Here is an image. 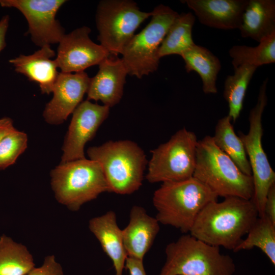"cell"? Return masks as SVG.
Instances as JSON below:
<instances>
[{"mask_svg":"<svg viewBox=\"0 0 275 275\" xmlns=\"http://www.w3.org/2000/svg\"><path fill=\"white\" fill-rule=\"evenodd\" d=\"M268 79L262 84L255 106L250 112L249 130L246 134L241 131V140L252 171L254 194L252 198L257 208L258 216L264 215V204L268 191L275 184V173L271 168L262 143L263 134L262 118L267 105L266 86Z\"/></svg>","mask_w":275,"mask_h":275,"instance_id":"ba28073f","label":"cell"},{"mask_svg":"<svg viewBox=\"0 0 275 275\" xmlns=\"http://www.w3.org/2000/svg\"><path fill=\"white\" fill-rule=\"evenodd\" d=\"M25 275H64L61 265L53 255L46 256L42 265L34 267Z\"/></svg>","mask_w":275,"mask_h":275,"instance_id":"f1b7e54d","label":"cell"},{"mask_svg":"<svg viewBox=\"0 0 275 275\" xmlns=\"http://www.w3.org/2000/svg\"><path fill=\"white\" fill-rule=\"evenodd\" d=\"M109 109L107 106L88 100L78 105L72 113L65 138L61 162L86 158L85 145L94 138L99 127L107 118Z\"/></svg>","mask_w":275,"mask_h":275,"instance_id":"7c38bea8","label":"cell"},{"mask_svg":"<svg viewBox=\"0 0 275 275\" xmlns=\"http://www.w3.org/2000/svg\"><path fill=\"white\" fill-rule=\"evenodd\" d=\"M229 116L220 119L212 136L216 146L227 155L244 174L252 176V171L243 144L234 129Z\"/></svg>","mask_w":275,"mask_h":275,"instance_id":"7402d4cb","label":"cell"},{"mask_svg":"<svg viewBox=\"0 0 275 275\" xmlns=\"http://www.w3.org/2000/svg\"><path fill=\"white\" fill-rule=\"evenodd\" d=\"M193 177L217 197L251 199L253 196L252 176L243 173L209 135L198 141Z\"/></svg>","mask_w":275,"mask_h":275,"instance_id":"3957f363","label":"cell"},{"mask_svg":"<svg viewBox=\"0 0 275 275\" xmlns=\"http://www.w3.org/2000/svg\"><path fill=\"white\" fill-rule=\"evenodd\" d=\"M195 17L191 12L178 14L170 26L158 50L159 58L169 55L180 56L194 45L192 30Z\"/></svg>","mask_w":275,"mask_h":275,"instance_id":"603a6c76","label":"cell"},{"mask_svg":"<svg viewBox=\"0 0 275 275\" xmlns=\"http://www.w3.org/2000/svg\"><path fill=\"white\" fill-rule=\"evenodd\" d=\"M28 136L16 128L6 135L0 142V170L13 164L26 150Z\"/></svg>","mask_w":275,"mask_h":275,"instance_id":"83f0119b","label":"cell"},{"mask_svg":"<svg viewBox=\"0 0 275 275\" xmlns=\"http://www.w3.org/2000/svg\"><path fill=\"white\" fill-rule=\"evenodd\" d=\"M166 262L159 275H233V259L190 234L168 244Z\"/></svg>","mask_w":275,"mask_h":275,"instance_id":"5b68a950","label":"cell"},{"mask_svg":"<svg viewBox=\"0 0 275 275\" xmlns=\"http://www.w3.org/2000/svg\"><path fill=\"white\" fill-rule=\"evenodd\" d=\"M234 69L243 64L258 67L275 62V33L261 40L255 47L235 45L229 50Z\"/></svg>","mask_w":275,"mask_h":275,"instance_id":"4316f807","label":"cell"},{"mask_svg":"<svg viewBox=\"0 0 275 275\" xmlns=\"http://www.w3.org/2000/svg\"><path fill=\"white\" fill-rule=\"evenodd\" d=\"M218 197L200 181L191 177L178 181L162 182L154 193L153 204L159 224L189 232L198 215Z\"/></svg>","mask_w":275,"mask_h":275,"instance_id":"7a4b0ae2","label":"cell"},{"mask_svg":"<svg viewBox=\"0 0 275 275\" xmlns=\"http://www.w3.org/2000/svg\"><path fill=\"white\" fill-rule=\"evenodd\" d=\"M57 200L73 211L109 189L99 163L86 158L61 163L51 170Z\"/></svg>","mask_w":275,"mask_h":275,"instance_id":"8992f818","label":"cell"},{"mask_svg":"<svg viewBox=\"0 0 275 275\" xmlns=\"http://www.w3.org/2000/svg\"><path fill=\"white\" fill-rule=\"evenodd\" d=\"M89 228L112 260L115 275H122L127 255L123 243L122 230L118 225L115 213L108 211L91 219Z\"/></svg>","mask_w":275,"mask_h":275,"instance_id":"d6986e66","label":"cell"},{"mask_svg":"<svg viewBox=\"0 0 275 275\" xmlns=\"http://www.w3.org/2000/svg\"><path fill=\"white\" fill-rule=\"evenodd\" d=\"M198 141L194 132L183 128L166 143L151 150L146 176L148 181H178L193 177Z\"/></svg>","mask_w":275,"mask_h":275,"instance_id":"9c48e42d","label":"cell"},{"mask_svg":"<svg viewBox=\"0 0 275 275\" xmlns=\"http://www.w3.org/2000/svg\"><path fill=\"white\" fill-rule=\"evenodd\" d=\"M10 17L4 15L0 20V52L6 46V36L9 27Z\"/></svg>","mask_w":275,"mask_h":275,"instance_id":"1f68e13d","label":"cell"},{"mask_svg":"<svg viewBox=\"0 0 275 275\" xmlns=\"http://www.w3.org/2000/svg\"><path fill=\"white\" fill-rule=\"evenodd\" d=\"M67 1L64 0H0L2 7L14 8L25 17L28 23L27 34L33 43L40 47L59 43L65 35L56 14Z\"/></svg>","mask_w":275,"mask_h":275,"instance_id":"8fae6325","label":"cell"},{"mask_svg":"<svg viewBox=\"0 0 275 275\" xmlns=\"http://www.w3.org/2000/svg\"><path fill=\"white\" fill-rule=\"evenodd\" d=\"M257 68L248 64L241 65L225 80L223 96L228 104V116L233 122L240 116L248 87Z\"/></svg>","mask_w":275,"mask_h":275,"instance_id":"d4e9b609","label":"cell"},{"mask_svg":"<svg viewBox=\"0 0 275 275\" xmlns=\"http://www.w3.org/2000/svg\"><path fill=\"white\" fill-rule=\"evenodd\" d=\"M55 56L54 51L47 45L32 54H20L9 62L16 72L38 84L42 93L49 94L59 73L56 61L52 59Z\"/></svg>","mask_w":275,"mask_h":275,"instance_id":"ac0fdd59","label":"cell"},{"mask_svg":"<svg viewBox=\"0 0 275 275\" xmlns=\"http://www.w3.org/2000/svg\"><path fill=\"white\" fill-rule=\"evenodd\" d=\"M125 268L128 270L130 275H146L143 260L127 257Z\"/></svg>","mask_w":275,"mask_h":275,"instance_id":"4dcf8cb0","label":"cell"},{"mask_svg":"<svg viewBox=\"0 0 275 275\" xmlns=\"http://www.w3.org/2000/svg\"><path fill=\"white\" fill-rule=\"evenodd\" d=\"M90 80L85 71L59 72L52 90L53 97L43 113L45 121L51 125L63 123L82 102Z\"/></svg>","mask_w":275,"mask_h":275,"instance_id":"5bb4252c","label":"cell"},{"mask_svg":"<svg viewBox=\"0 0 275 275\" xmlns=\"http://www.w3.org/2000/svg\"><path fill=\"white\" fill-rule=\"evenodd\" d=\"M159 231V223L140 206H133L129 221L122 230L124 245L127 257L143 260Z\"/></svg>","mask_w":275,"mask_h":275,"instance_id":"e0dca14e","label":"cell"},{"mask_svg":"<svg viewBox=\"0 0 275 275\" xmlns=\"http://www.w3.org/2000/svg\"><path fill=\"white\" fill-rule=\"evenodd\" d=\"M238 29L242 37L259 43L275 33V1L249 0Z\"/></svg>","mask_w":275,"mask_h":275,"instance_id":"ffe728a7","label":"cell"},{"mask_svg":"<svg viewBox=\"0 0 275 275\" xmlns=\"http://www.w3.org/2000/svg\"><path fill=\"white\" fill-rule=\"evenodd\" d=\"M264 213L275 224V184L270 187L267 194Z\"/></svg>","mask_w":275,"mask_h":275,"instance_id":"f546056e","label":"cell"},{"mask_svg":"<svg viewBox=\"0 0 275 275\" xmlns=\"http://www.w3.org/2000/svg\"><path fill=\"white\" fill-rule=\"evenodd\" d=\"M98 65V72L90 78L87 100L100 101L111 108L122 99L127 70L121 58L111 55Z\"/></svg>","mask_w":275,"mask_h":275,"instance_id":"9a60e30c","label":"cell"},{"mask_svg":"<svg viewBox=\"0 0 275 275\" xmlns=\"http://www.w3.org/2000/svg\"><path fill=\"white\" fill-rule=\"evenodd\" d=\"M258 217L252 199L227 197L207 204L189 233L209 244L233 251Z\"/></svg>","mask_w":275,"mask_h":275,"instance_id":"6da1fadb","label":"cell"},{"mask_svg":"<svg viewBox=\"0 0 275 275\" xmlns=\"http://www.w3.org/2000/svg\"><path fill=\"white\" fill-rule=\"evenodd\" d=\"M255 247L261 250L271 263L275 265V224L265 215L258 216L250 229L247 236L233 251L237 252Z\"/></svg>","mask_w":275,"mask_h":275,"instance_id":"484cf974","label":"cell"},{"mask_svg":"<svg viewBox=\"0 0 275 275\" xmlns=\"http://www.w3.org/2000/svg\"><path fill=\"white\" fill-rule=\"evenodd\" d=\"M192 10L199 21L210 28L239 29L249 0L182 1Z\"/></svg>","mask_w":275,"mask_h":275,"instance_id":"2e32d148","label":"cell"},{"mask_svg":"<svg viewBox=\"0 0 275 275\" xmlns=\"http://www.w3.org/2000/svg\"><path fill=\"white\" fill-rule=\"evenodd\" d=\"M178 14L162 4L154 8L150 22L133 36L121 53L128 74L141 78L157 70L160 60L159 47Z\"/></svg>","mask_w":275,"mask_h":275,"instance_id":"52a82bcc","label":"cell"},{"mask_svg":"<svg viewBox=\"0 0 275 275\" xmlns=\"http://www.w3.org/2000/svg\"><path fill=\"white\" fill-rule=\"evenodd\" d=\"M34 267L33 258L24 245L6 235L0 237V275H25Z\"/></svg>","mask_w":275,"mask_h":275,"instance_id":"cb8c5ba5","label":"cell"},{"mask_svg":"<svg viewBox=\"0 0 275 275\" xmlns=\"http://www.w3.org/2000/svg\"><path fill=\"white\" fill-rule=\"evenodd\" d=\"M181 57L185 63L187 72L195 71L202 81V90L205 94L217 92L216 80L221 69L218 58L207 48L195 44Z\"/></svg>","mask_w":275,"mask_h":275,"instance_id":"44dd1931","label":"cell"},{"mask_svg":"<svg viewBox=\"0 0 275 275\" xmlns=\"http://www.w3.org/2000/svg\"><path fill=\"white\" fill-rule=\"evenodd\" d=\"M152 12L141 11L130 0H104L99 2L96 23L98 40L111 56L117 57L135 35L134 32Z\"/></svg>","mask_w":275,"mask_h":275,"instance_id":"30bf717a","label":"cell"},{"mask_svg":"<svg viewBox=\"0 0 275 275\" xmlns=\"http://www.w3.org/2000/svg\"><path fill=\"white\" fill-rule=\"evenodd\" d=\"M90 159L102 167L109 192L129 195L142 185L148 161L143 150L130 140L108 141L89 148Z\"/></svg>","mask_w":275,"mask_h":275,"instance_id":"277c9868","label":"cell"},{"mask_svg":"<svg viewBox=\"0 0 275 275\" xmlns=\"http://www.w3.org/2000/svg\"><path fill=\"white\" fill-rule=\"evenodd\" d=\"M15 129L11 118L7 117L0 118V142L6 135Z\"/></svg>","mask_w":275,"mask_h":275,"instance_id":"d6a6232c","label":"cell"},{"mask_svg":"<svg viewBox=\"0 0 275 275\" xmlns=\"http://www.w3.org/2000/svg\"><path fill=\"white\" fill-rule=\"evenodd\" d=\"M91 29L86 26L65 34L59 43L55 59L58 68L64 73L79 72L99 65L110 56L101 45L90 39Z\"/></svg>","mask_w":275,"mask_h":275,"instance_id":"4fadbf2b","label":"cell"}]
</instances>
